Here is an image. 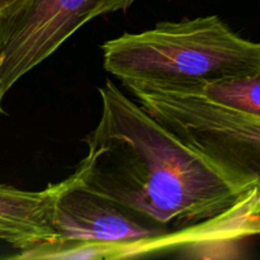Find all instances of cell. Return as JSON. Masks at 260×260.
Listing matches in <instances>:
<instances>
[{
	"label": "cell",
	"mask_w": 260,
	"mask_h": 260,
	"mask_svg": "<svg viewBox=\"0 0 260 260\" xmlns=\"http://www.w3.org/2000/svg\"><path fill=\"white\" fill-rule=\"evenodd\" d=\"M102 111L83 140L86 154L71 178L173 230L215 218L256 188L234 182L126 95L111 79Z\"/></svg>",
	"instance_id": "cell-1"
},
{
	"label": "cell",
	"mask_w": 260,
	"mask_h": 260,
	"mask_svg": "<svg viewBox=\"0 0 260 260\" xmlns=\"http://www.w3.org/2000/svg\"><path fill=\"white\" fill-rule=\"evenodd\" d=\"M101 47L104 69L123 84H205L260 68V42L239 36L218 15L160 22Z\"/></svg>",
	"instance_id": "cell-2"
},
{
	"label": "cell",
	"mask_w": 260,
	"mask_h": 260,
	"mask_svg": "<svg viewBox=\"0 0 260 260\" xmlns=\"http://www.w3.org/2000/svg\"><path fill=\"white\" fill-rule=\"evenodd\" d=\"M140 106L234 182L260 188V119L180 86L124 83Z\"/></svg>",
	"instance_id": "cell-3"
},
{
	"label": "cell",
	"mask_w": 260,
	"mask_h": 260,
	"mask_svg": "<svg viewBox=\"0 0 260 260\" xmlns=\"http://www.w3.org/2000/svg\"><path fill=\"white\" fill-rule=\"evenodd\" d=\"M136 0H24L0 15V113L3 99L78 29L108 13L127 10Z\"/></svg>",
	"instance_id": "cell-4"
},
{
	"label": "cell",
	"mask_w": 260,
	"mask_h": 260,
	"mask_svg": "<svg viewBox=\"0 0 260 260\" xmlns=\"http://www.w3.org/2000/svg\"><path fill=\"white\" fill-rule=\"evenodd\" d=\"M260 234V192L254 190L238 206L215 218L173 230L151 239L122 244L56 241L14 259L25 260H91L124 259L161 255L172 251L233 243Z\"/></svg>",
	"instance_id": "cell-5"
},
{
	"label": "cell",
	"mask_w": 260,
	"mask_h": 260,
	"mask_svg": "<svg viewBox=\"0 0 260 260\" xmlns=\"http://www.w3.org/2000/svg\"><path fill=\"white\" fill-rule=\"evenodd\" d=\"M52 222L58 241L70 243H132L173 231L117 201L81 187L71 175L58 182Z\"/></svg>",
	"instance_id": "cell-6"
},
{
	"label": "cell",
	"mask_w": 260,
	"mask_h": 260,
	"mask_svg": "<svg viewBox=\"0 0 260 260\" xmlns=\"http://www.w3.org/2000/svg\"><path fill=\"white\" fill-rule=\"evenodd\" d=\"M57 192L58 183L42 190L0 184V241L18 254L58 241L52 222Z\"/></svg>",
	"instance_id": "cell-7"
},
{
	"label": "cell",
	"mask_w": 260,
	"mask_h": 260,
	"mask_svg": "<svg viewBox=\"0 0 260 260\" xmlns=\"http://www.w3.org/2000/svg\"><path fill=\"white\" fill-rule=\"evenodd\" d=\"M172 86L190 89L212 103L260 119V68L212 83Z\"/></svg>",
	"instance_id": "cell-8"
},
{
	"label": "cell",
	"mask_w": 260,
	"mask_h": 260,
	"mask_svg": "<svg viewBox=\"0 0 260 260\" xmlns=\"http://www.w3.org/2000/svg\"><path fill=\"white\" fill-rule=\"evenodd\" d=\"M24 0H0V15L10 13L12 10L17 9Z\"/></svg>",
	"instance_id": "cell-9"
}]
</instances>
